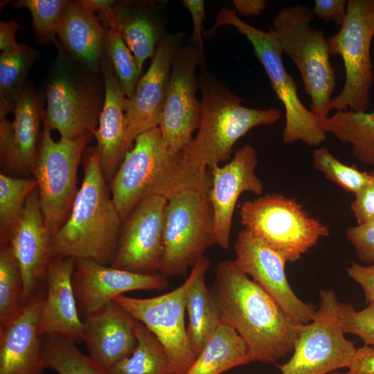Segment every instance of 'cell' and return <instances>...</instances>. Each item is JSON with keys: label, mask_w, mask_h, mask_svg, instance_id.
Listing matches in <instances>:
<instances>
[{"label": "cell", "mask_w": 374, "mask_h": 374, "mask_svg": "<svg viewBox=\"0 0 374 374\" xmlns=\"http://www.w3.org/2000/svg\"><path fill=\"white\" fill-rule=\"evenodd\" d=\"M331 374H350L349 372L347 371L346 372H334Z\"/></svg>", "instance_id": "cell-49"}, {"label": "cell", "mask_w": 374, "mask_h": 374, "mask_svg": "<svg viewBox=\"0 0 374 374\" xmlns=\"http://www.w3.org/2000/svg\"><path fill=\"white\" fill-rule=\"evenodd\" d=\"M210 261L203 256L190 269L186 290L185 308L188 317L189 340L197 356L222 323L211 291L206 285L205 276Z\"/></svg>", "instance_id": "cell-28"}, {"label": "cell", "mask_w": 374, "mask_h": 374, "mask_svg": "<svg viewBox=\"0 0 374 374\" xmlns=\"http://www.w3.org/2000/svg\"><path fill=\"white\" fill-rule=\"evenodd\" d=\"M346 0H315L312 10L314 17L325 21H333L339 27L346 15Z\"/></svg>", "instance_id": "cell-42"}, {"label": "cell", "mask_w": 374, "mask_h": 374, "mask_svg": "<svg viewBox=\"0 0 374 374\" xmlns=\"http://www.w3.org/2000/svg\"><path fill=\"white\" fill-rule=\"evenodd\" d=\"M168 199L152 196L123 220L111 266L139 274L160 273L164 250V213Z\"/></svg>", "instance_id": "cell-15"}, {"label": "cell", "mask_w": 374, "mask_h": 374, "mask_svg": "<svg viewBox=\"0 0 374 374\" xmlns=\"http://www.w3.org/2000/svg\"><path fill=\"white\" fill-rule=\"evenodd\" d=\"M251 362L241 337L232 328L221 323L184 374H222Z\"/></svg>", "instance_id": "cell-29"}, {"label": "cell", "mask_w": 374, "mask_h": 374, "mask_svg": "<svg viewBox=\"0 0 374 374\" xmlns=\"http://www.w3.org/2000/svg\"><path fill=\"white\" fill-rule=\"evenodd\" d=\"M346 236L353 247L358 259L368 265H373L374 221L348 228Z\"/></svg>", "instance_id": "cell-40"}, {"label": "cell", "mask_w": 374, "mask_h": 374, "mask_svg": "<svg viewBox=\"0 0 374 374\" xmlns=\"http://www.w3.org/2000/svg\"><path fill=\"white\" fill-rule=\"evenodd\" d=\"M23 280L17 258L8 244L0 249V329L8 325L22 304Z\"/></svg>", "instance_id": "cell-35"}, {"label": "cell", "mask_w": 374, "mask_h": 374, "mask_svg": "<svg viewBox=\"0 0 374 374\" xmlns=\"http://www.w3.org/2000/svg\"><path fill=\"white\" fill-rule=\"evenodd\" d=\"M137 321L113 301L83 321V341L89 357L108 371L129 357L136 344Z\"/></svg>", "instance_id": "cell-23"}, {"label": "cell", "mask_w": 374, "mask_h": 374, "mask_svg": "<svg viewBox=\"0 0 374 374\" xmlns=\"http://www.w3.org/2000/svg\"><path fill=\"white\" fill-rule=\"evenodd\" d=\"M314 168L339 186L346 193L355 195L368 182L370 172L359 170L357 166L341 162L324 147L317 148L312 154Z\"/></svg>", "instance_id": "cell-37"}, {"label": "cell", "mask_w": 374, "mask_h": 374, "mask_svg": "<svg viewBox=\"0 0 374 374\" xmlns=\"http://www.w3.org/2000/svg\"><path fill=\"white\" fill-rule=\"evenodd\" d=\"M244 229L278 252L286 262H295L329 235L328 227L308 215L295 199L279 193L245 201L239 209Z\"/></svg>", "instance_id": "cell-8"}, {"label": "cell", "mask_w": 374, "mask_h": 374, "mask_svg": "<svg viewBox=\"0 0 374 374\" xmlns=\"http://www.w3.org/2000/svg\"><path fill=\"white\" fill-rule=\"evenodd\" d=\"M84 176L70 213L53 238L55 256L106 265L114 256L123 220L106 184L96 147L84 150Z\"/></svg>", "instance_id": "cell-2"}, {"label": "cell", "mask_w": 374, "mask_h": 374, "mask_svg": "<svg viewBox=\"0 0 374 374\" xmlns=\"http://www.w3.org/2000/svg\"><path fill=\"white\" fill-rule=\"evenodd\" d=\"M346 271L348 276L362 288L366 303L374 307V264L362 265L352 262Z\"/></svg>", "instance_id": "cell-43"}, {"label": "cell", "mask_w": 374, "mask_h": 374, "mask_svg": "<svg viewBox=\"0 0 374 374\" xmlns=\"http://www.w3.org/2000/svg\"><path fill=\"white\" fill-rule=\"evenodd\" d=\"M204 63L199 49L190 43L183 45L173 60L159 124L163 143L171 152H181L199 127L202 102L196 96L195 69L198 65L203 67Z\"/></svg>", "instance_id": "cell-14"}, {"label": "cell", "mask_w": 374, "mask_h": 374, "mask_svg": "<svg viewBox=\"0 0 374 374\" xmlns=\"http://www.w3.org/2000/svg\"><path fill=\"white\" fill-rule=\"evenodd\" d=\"M81 6L97 13L105 28H114V6L116 1L112 0H79Z\"/></svg>", "instance_id": "cell-46"}, {"label": "cell", "mask_w": 374, "mask_h": 374, "mask_svg": "<svg viewBox=\"0 0 374 374\" xmlns=\"http://www.w3.org/2000/svg\"><path fill=\"white\" fill-rule=\"evenodd\" d=\"M46 290L40 288L0 329V374H42L46 368L39 321Z\"/></svg>", "instance_id": "cell-21"}, {"label": "cell", "mask_w": 374, "mask_h": 374, "mask_svg": "<svg viewBox=\"0 0 374 374\" xmlns=\"http://www.w3.org/2000/svg\"><path fill=\"white\" fill-rule=\"evenodd\" d=\"M224 25L234 26L251 42L271 87L283 104L285 116L283 143L291 144L301 141L310 146L323 143L327 139L326 133L320 127L318 118L301 101L297 85L285 69L283 50L271 26L267 32L259 30L242 21L235 10L227 7L218 12L210 33L214 35L215 30Z\"/></svg>", "instance_id": "cell-7"}, {"label": "cell", "mask_w": 374, "mask_h": 374, "mask_svg": "<svg viewBox=\"0 0 374 374\" xmlns=\"http://www.w3.org/2000/svg\"><path fill=\"white\" fill-rule=\"evenodd\" d=\"M345 334L335 292L321 290L319 308L308 323L301 325L292 355L280 366V374H331L348 369L357 348Z\"/></svg>", "instance_id": "cell-11"}, {"label": "cell", "mask_w": 374, "mask_h": 374, "mask_svg": "<svg viewBox=\"0 0 374 374\" xmlns=\"http://www.w3.org/2000/svg\"><path fill=\"white\" fill-rule=\"evenodd\" d=\"M37 154L33 170L46 225L53 236L66 220L76 195V173L92 134L75 140L54 141L42 121Z\"/></svg>", "instance_id": "cell-12"}, {"label": "cell", "mask_w": 374, "mask_h": 374, "mask_svg": "<svg viewBox=\"0 0 374 374\" xmlns=\"http://www.w3.org/2000/svg\"><path fill=\"white\" fill-rule=\"evenodd\" d=\"M341 321L346 334L359 337L364 345L374 347V307L356 310L350 303L341 302Z\"/></svg>", "instance_id": "cell-39"}, {"label": "cell", "mask_w": 374, "mask_h": 374, "mask_svg": "<svg viewBox=\"0 0 374 374\" xmlns=\"http://www.w3.org/2000/svg\"><path fill=\"white\" fill-rule=\"evenodd\" d=\"M211 184L185 190L168 199L164 213V250L160 273L186 274L215 243Z\"/></svg>", "instance_id": "cell-9"}, {"label": "cell", "mask_w": 374, "mask_h": 374, "mask_svg": "<svg viewBox=\"0 0 374 374\" xmlns=\"http://www.w3.org/2000/svg\"><path fill=\"white\" fill-rule=\"evenodd\" d=\"M318 123L326 133L350 144L359 161L374 168V112L337 111Z\"/></svg>", "instance_id": "cell-30"}, {"label": "cell", "mask_w": 374, "mask_h": 374, "mask_svg": "<svg viewBox=\"0 0 374 374\" xmlns=\"http://www.w3.org/2000/svg\"><path fill=\"white\" fill-rule=\"evenodd\" d=\"M189 278L176 289L150 298L121 295L114 301L143 324L163 346L169 363L168 374H184L195 355L185 325V299Z\"/></svg>", "instance_id": "cell-13"}, {"label": "cell", "mask_w": 374, "mask_h": 374, "mask_svg": "<svg viewBox=\"0 0 374 374\" xmlns=\"http://www.w3.org/2000/svg\"><path fill=\"white\" fill-rule=\"evenodd\" d=\"M74 267V258L57 256L48 269L39 321L42 337L60 335L74 341L83 339V321L79 317L72 280Z\"/></svg>", "instance_id": "cell-24"}, {"label": "cell", "mask_w": 374, "mask_h": 374, "mask_svg": "<svg viewBox=\"0 0 374 374\" xmlns=\"http://www.w3.org/2000/svg\"><path fill=\"white\" fill-rule=\"evenodd\" d=\"M103 54L109 62L127 99H130L141 78L136 60L115 28H105Z\"/></svg>", "instance_id": "cell-36"}, {"label": "cell", "mask_w": 374, "mask_h": 374, "mask_svg": "<svg viewBox=\"0 0 374 374\" xmlns=\"http://www.w3.org/2000/svg\"><path fill=\"white\" fill-rule=\"evenodd\" d=\"M348 371L350 374H374V347L364 345L357 348Z\"/></svg>", "instance_id": "cell-45"}, {"label": "cell", "mask_w": 374, "mask_h": 374, "mask_svg": "<svg viewBox=\"0 0 374 374\" xmlns=\"http://www.w3.org/2000/svg\"><path fill=\"white\" fill-rule=\"evenodd\" d=\"M72 280L78 306L85 317L125 292L168 286L167 277L161 273L139 274L86 259H75Z\"/></svg>", "instance_id": "cell-19"}, {"label": "cell", "mask_w": 374, "mask_h": 374, "mask_svg": "<svg viewBox=\"0 0 374 374\" xmlns=\"http://www.w3.org/2000/svg\"><path fill=\"white\" fill-rule=\"evenodd\" d=\"M18 262L22 280V304L39 289L55 257L53 235L41 209L37 187L28 196L21 215L8 243Z\"/></svg>", "instance_id": "cell-20"}, {"label": "cell", "mask_w": 374, "mask_h": 374, "mask_svg": "<svg viewBox=\"0 0 374 374\" xmlns=\"http://www.w3.org/2000/svg\"><path fill=\"white\" fill-rule=\"evenodd\" d=\"M211 183L208 169L190 167L183 161L181 152L167 150L158 126L136 138L111 181L110 192L123 221L148 197L169 199L185 190Z\"/></svg>", "instance_id": "cell-3"}, {"label": "cell", "mask_w": 374, "mask_h": 374, "mask_svg": "<svg viewBox=\"0 0 374 374\" xmlns=\"http://www.w3.org/2000/svg\"><path fill=\"white\" fill-rule=\"evenodd\" d=\"M237 266L251 276L297 325L308 323L316 311L294 293L285 274V260L263 241L243 229L233 244Z\"/></svg>", "instance_id": "cell-16"}, {"label": "cell", "mask_w": 374, "mask_h": 374, "mask_svg": "<svg viewBox=\"0 0 374 374\" xmlns=\"http://www.w3.org/2000/svg\"><path fill=\"white\" fill-rule=\"evenodd\" d=\"M45 337L46 368L57 374H109L89 356L83 354L75 341L60 335Z\"/></svg>", "instance_id": "cell-33"}, {"label": "cell", "mask_w": 374, "mask_h": 374, "mask_svg": "<svg viewBox=\"0 0 374 374\" xmlns=\"http://www.w3.org/2000/svg\"><path fill=\"white\" fill-rule=\"evenodd\" d=\"M368 184L355 193L350 203V211L357 225L374 221V170L370 172Z\"/></svg>", "instance_id": "cell-41"}, {"label": "cell", "mask_w": 374, "mask_h": 374, "mask_svg": "<svg viewBox=\"0 0 374 374\" xmlns=\"http://www.w3.org/2000/svg\"><path fill=\"white\" fill-rule=\"evenodd\" d=\"M136 335L132 353L111 368L109 374H168V359L157 338L138 321Z\"/></svg>", "instance_id": "cell-32"}, {"label": "cell", "mask_w": 374, "mask_h": 374, "mask_svg": "<svg viewBox=\"0 0 374 374\" xmlns=\"http://www.w3.org/2000/svg\"><path fill=\"white\" fill-rule=\"evenodd\" d=\"M235 11L244 17L257 16L266 7L264 0H233Z\"/></svg>", "instance_id": "cell-48"}, {"label": "cell", "mask_w": 374, "mask_h": 374, "mask_svg": "<svg viewBox=\"0 0 374 374\" xmlns=\"http://www.w3.org/2000/svg\"><path fill=\"white\" fill-rule=\"evenodd\" d=\"M36 188L35 179L0 175L1 245L8 244L27 197Z\"/></svg>", "instance_id": "cell-34"}, {"label": "cell", "mask_w": 374, "mask_h": 374, "mask_svg": "<svg viewBox=\"0 0 374 374\" xmlns=\"http://www.w3.org/2000/svg\"><path fill=\"white\" fill-rule=\"evenodd\" d=\"M221 323L244 342L251 362L274 363L292 353L301 325L233 260L220 261L211 290Z\"/></svg>", "instance_id": "cell-1"}, {"label": "cell", "mask_w": 374, "mask_h": 374, "mask_svg": "<svg viewBox=\"0 0 374 374\" xmlns=\"http://www.w3.org/2000/svg\"><path fill=\"white\" fill-rule=\"evenodd\" d=\"M258 163L257 151L247 144L234 152L228 163L215 165L208 169L215 243L223 249H227L230 244L233 216L240 196L244 192L258 196L262 194L264 184L256 173Z\"/></svg>", "instance_id": "cell-18"}, {"label": "cell", "mask_w": 374, "mask_h": 374, "mask_svg": "<svg viewBox=\"0 0 374 374\" xmlns=\"http://www.w3.org/2000/svg\"><path fill=\"white\" fill-rule=\"evenodd\" d=\"M182 3L188 9L193 20V33L190 44L196 46L204 59L203 46V22L206 18L204 0H184Z\"/></svg>", "instance_id": "cell-44"}, {"label": "cell", "mask_w": 374, "mask_h": 374, "mask_svg": "<svg viewBox=\"0 0 374 374\" xmlns=\"http://www.w3.org/2000/svg\"><path fill=\"white\" fill-rule=\"evenodd\" d=\"M57 57L46 86L42 121L61 138L92 134L99 123L105 89L93 73L73 60L57 41ZM93 135V134H92Z\"/></svg>", "instance_id": "cell-5"}, {"label": "cell", "mask_w": 374, "mask_h": 374, "mask_svg": "<svg viewBox=\"0 0 374 374\" xmlns=\"http://www.w3.org/2000/svg\"><path fill=\"white\" fill-rule=\"evenodd\" d=\"M374 36V0L347 1L346 15L337 33L327 37L330 55H340L345 83L330 109L366 112L374 82L371 46Z\"/></svg>", "instance_id": "cell-10"}, {"label": "cell", "mask_w": 374, "mask_h": 374, "mask_svg": "<svg viewBox=\"0 0 374 374\" xmlns=\"http://www.w3.org/2000/svg\"><path fill=\"white\" fill-rule=\"evenodd\" d=\"M105 85V98L98 127L92 133L97 141L100 165L106 181H111L126 153L130 150L127 139L125 105L127 97L105 55L100 62Z\"/></svg>", "instance_id": "cell-25"}, {"label": "cell", "mask_w": 374, "mask_h": 374, "mask_svg": "<svg viewBox=\"0 0 374 374\" xmlns=\"http://www.w3.org/2000/svg\"><path fill=\"white\" fill-rule=\"evenodd\" d=\"M314 17L308 6L296 3L281 8L270 26L301 73L310 111L323 119L329 116L336 78L324 30L312 26Z\"/></svg>", "instance_id": "cell-6"}, {"label": "cell", "mask_w": 374, "mask_h": 374, "mask_svg": "<svg viewBox=\"0 0 374 374\" xmlns=\"http://www.w3.org/2000/svg\"><path fill=\"white\" fill-rule=\"evenodd\" d=\"M43 110L40 96L28 82L15 104L13 121L0 117L1 161L7 169L16 172H33Z\"/></svg>", "instance_id": "cell-22"}, {"label": "cell", "mask_w": 374, "mask_h": 374, "mask_svg": "<svg viewBox=\"0 0 374 374\" xmlns=\"http://www.w3.org/2000/svg\"><path fill=\"white\" fill-rule=\"evenodd\" d=\"M114 24L133 53L140 72L166 33L159 7L152 1H120L114 6Z\"/></svg>", "instance_id": "cell-27"}, {"label": "cell", "mask_w": 374, "mask_h": 374, "mask_svg": "<svg viewBox=\"0 0 374 374\" xmlns=\"http://www.w3.org/2000/svg\"><path fill=\"white\" fill-rule=\"evenodd\" d=\"M105 28L95 12L77 1H68L62 13L57 33L60 44L73 60L99 73Z\"/></svg>", "instance_id": "cell-26"}, {"label": "cell", "mask_w": 374, "mask_h": 374, "mask_svg": "<svg viewBox=\"0 0 374 374\" xmlns=\"http://www.w3.org/2000/svg\"><path fill=\"white\" fill-rule=\"evenodd\" d=\"M202 94V116L198 132L184 147L183 161L202 170L231 159L235 143L252 128L272 125L282 117L274 107L265 109L242 105V99L209 72L197 80Z\"/></svg>", "instance_id": "cell-4"}, {"label": "cell", "mask_w": 374, "mask_h": 374, "mask_svg": "<svg viewBox=\"0 0 374 374\" xmlns=\"http://www.w3.org/2000/svg\"><path fill=\"white\" fill-rule=\"evenodd\" d=\"M184 33H166L151 57L148 71L140 78L134 93L125 105L127 143L131 149L136 138L159 126L171 75L172 62L183 46Z\"/></svg>", "instance_id": "cell-17"}, {"label": "cell", "mask_w": 374, "mask_h": 374, "mask_svg": "<svg viewBox=\"0 0 374 374\" xmlns=\"http://www.w3.org/2000/svg\"><path fill=\"white\" fill-rule=\"evenodd\" d=\"M39 53L25 44L2 51L0 55V117L13 112L26 88V78Z\"/></svg>", "instance_id": "cell-31"}, {"label": "cell", "mask_w": 374, "mask_h": 374, "mask_svg": "<svg viewBox=\"0 0 374 374\" xmlns=\"http://www.w3.org/2000/svg\"><path fill=\"white\" fill-rule=\"evenodd\" d=\"M66 0H19L15 3L17 8H25L32 17L33 31L38 42H55L62 13Z\"/></svg>", "instance_id": "cell-38"}, {"label": "cell", "mask_w": 374, "mask_h": 374, "mask_svg": "<svg viewBox=\"0 0 374 374\" xmlns=\"http://www.w3.org/2000/svg\"><path fill=\"white\" fill-rule=\"evenodd\" d=\"M20 25L15 19L0 21V49L3 51L16 46V33Z\"/></svg>", "instance_id": "cell-47"}]
</instances>
